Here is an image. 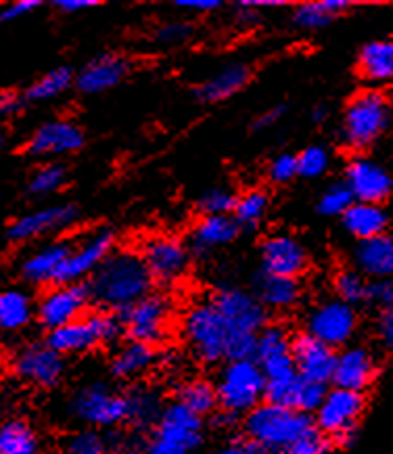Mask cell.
<instances>
[{
    "mask_svg": "<svg viewBox=\"0 0 393 454\" xmlns=\"http://www.w3.org/2000/svg\"><path fill=\"white\" fill-rule=\"evenodd\" d=\"M153 277L135 252H115L103 262L89 285L90 300L107 310H128L147 298Z\"/></svg>",
    "mask_w": 393,
    "mask_h": 454,
    "instance_id": "cell-1",
    "label": "cell"
},
{
    "mask_svg": "<svg viewBox=\"0 0 393 454\" xmlns=\"http://www.w3.org/2000/svg\"><path fill=\"white\" fill-rule=\"evenodd\" d=\"M245 429L250 442L264 454H279L287 452L295 440L312 429V421L302 411L266 403L247 415Z\"/></svg>",
    "mask_w": 393,
    "mask_h": 454,
    "instance_id": "cell-2",
    "label": "cell"
},
{
    "mask_svg": "<svg viewBox=\"0 0 393 454\" xmlns=\"http://www.w3.org/2000/svg\"><path fill=\"white\" fill-rule=\"evenodd\" d=\"M218 403L228 415H241L258 409L266 395V375L256 360H230L220 375Z\"/></svg>",
    "mask_w": 393,
    "mask_h": 454,
    "instance_id": "cell-3",
    "label": "cell"
},
{
    "mask_svg": "<svg viewBox=\"0 0 393 454\" xmlns=\"http://www.w3.org/2000/svg\"><path fill=\"white\" fill-rule=\"evenodd\" d=\"M391 121V107L383 92L366 90L354 97L343 115V141L354 149H366L383 135Z\"/></svg>",
    "mask_w": 393,
    "mask_h": 454,
    "instance_id": "cell-4",
    "label": "cell"
},
{
    "mask_svg": "<svg viewBox=\"0 0 393 454\" xmlns=\"http://www.w3.org/2000/svg\"><path fill=\"white\" fill-rule=\"evenodd\" d=\"M184 335L193 352L205 363H220L222 358H228L233 333L213 301L190 308L184 318Z\"/></svg>",
    "mask_w": 393,
    "mask_h": 454,
    "instance_id": "cell-5",
    "label": "cell"
},
{
    "mask_svg": "<svg viewBox=\"0 0 393 454\" xmlns=\"http://www.w3.org/2000/svg\"><path fill=\"white\" fill-rule=\"evenodd\" d=\"M119 333L121 323L113 312H95L76 323L50 331L49 346L59 354H76L90 350L98 343L118 340Z\"/></svg>",
    "mask_w": 393,
    "mask_h": 454,
    "instance_id": "cell-6",
    "label": "cell"
},
{
    "mask_svg": "<svg viewBox=\"0 0 393 454\" xmlns=\"http://www.w3.org/2000/svg\"><path fill=\"white\" fill-rule=\"evenodd\" d=\"M201 417L176 403L167 406L149 444V454H190L199 446Z\"/></svg>",
    "mask_w": 393,
    "mask_h": 454,
    "instance_id": "cell-7",
    "label": "cell"
},
{
    "mask_svg": "<svg viewBox=\"0 0 393 454\" xmlns=\"http://www.w3.org/2000/svg\"><path fill=\"white\" fill-rule=\"evenodd\" d=\"M72 411L84 423L109 427L132 417V400L128 395L109 392L105 386H89L73 395Z\"/></svg>",
    "mask_w": 393,
    "mask_h": 454,
    "instance_id": "cell-8",
    "label": "cell"
},
{
    "mask_svg": "<svg viewBox=\"0 0 393 454\" xmlns=\"http://www.w3.org/2000/svg\"><path fill=\"white\" fill-rule=\"evenodd\" d=\"M224 320H227L233 340L247 335H259L266 323V306L259 298L243 289H222L212 300ZM230 340V341H233Z\"/></svg>",
    "mask_w": 393,
    "mask_h": 454,
    "instance_id": "cell-9",
    "label": "cell"
},
{
    "mask_svg": "<svg viewBox=\"0 0 393 454\" xmlns=\"http://www.w3.org/2000/svg\"><path fill=\"white\" fill-rule=\"evenodd\" d=\"M364 409V400L360 392L351 389H333L327 394L325 403L316 412L318 427L322 434L335 435L339 442L348 444L356 435V421Z\"/></svg>",
    "mask_w": 393,
    "mask_h": 454,
    "instance_id": "cell-10",
    "label": "cell"
},
{
    "mask_svg": "<svg viewBox=\"0 0 393 454\" xmlns=\"http://www.w3.org/2000/svg\"><path fill=\"white\" fill-rule=\"evenodd\" d=\"M90 291L82 283L57 285L38 304V318L46 329L55 331L82 318Z\"/></svg>",
    "mask_w": 393,
    "mask_h": 454,
    "instance_id": "cell-11",
    "label": "cell"
},
{
    "mask_svg": "<svg viewBox=\"0 0 393 454\" xmlns=\"http://www.w3.org/2000/svg\"><path fill=\"white\" fill-rule=\"evenodd\" d=\"M121 314H124V327L130 340L153 346L164 340L167 318H170V304L161 295H147Z\"/></svg>",
    "mask_w": 393,
    "mask_h": 454,
    "instance_id": "cell-12",
    "label": "cell"
},
{
    "mask_svg": "<svg viewBox=\"0 0 393 454\" xmlns=\"http://www.w3.org/2000/svg\"><path fill=\"white\" fill-rule=\"evenodd\" d=\"M356 331L354 308L341 300L322 301L308 318V333L328 348L343 346Z\"/></svg>",
    "mask_w": 393,
    "mask_h": 454,
    "instance_id": "cell-13",
    "label": "cell"
},
{
    "mask_svg": "<svg viewBox=\"0 0 393 454\" xmlns=\"http://www.w3.org/2000/svg\"><path fill=\"white\" fill-rule=\"evenodd\" d=\"M113 235L109 231H98L95 235L86 237L78 247H72L66 264H63L59 283L72 285L80 283L84 277L95 275L113 252Z\"/></svg>",
    "mask_w": 393,
    "mask_h": 454,
    "instance_id": "cell-14",
    "label": "cell"
},
{
    "mask_svg": "<svg viewBox=\"0 0 393 454\" xmlns=\"http://www.w3.org/2000/svg\"><path fill=\"white\" fill-rule=\"evenodd\" d=\"M141 258L153 281L172 283L184 275L189 266V252L174 237H153L144 243Z\"/></svg>",
    "mask_w": 393,
    "mask_h": 454,
    "instance_id": "cell-15",
    "label": "cell"
},
{
    "mask_svg": "<svg viewBox=\"0 0 393 454\" xmlns=\"http://www.w3.org/2000/svg\"><path fill=\"white\" fill-rule=\"evenodd\" d=\"M258 364L262 366L266 381L299 375L293 360V343L282 327H266L258 335Z\"/></svg>",
    "mask_w": 393,
    "mask_h": 454,
    "instance_id": "cell-16",
    "label": "cell"
},
{
    "mask_svg": "<svg viewBox=\"0 0 393 454\" xmlns=\"http://www.w3.org/2000/svg\"><path fill=\"white\" fill-rule=\"evenodd\" d=\"M293 360L295 369L304 381L322 383L327 386L328 380H333L335 364H337V354L327 343L318 341L310 333L299 335L293 341Z\"/></svg>",
    "mask_w": 393,
    "mask_h": 454,
    "instance_id": "cell-17",
    "label": "cell"
},
{
    "mask_svg": "<svg viewBox=\"0 0 393 454\" xmlns=\"http://www.w3.org/2000/svg\"><path fill=\"white\" fill-rule=\"evenodd\" d=\"M13 369L19 380L32 383V386L50 387L61 380L63 358L49 343L46 346H30L17 354Z\"/></svg>",
    "mask_w": 393,
    "mask_h": 454,
    "instance_id": "cell-18",
    "label": "cell"
},
{
    "mask_svg": "<svg viewBox=\"0 0 393 454\" xmlns=\"http://www.w3.org/2000/svg\"><path fill=\"white\" fill-rule=\"evenodd\" d=\"M308 264V255L297 239L274 235L262 246V266L266 275L295 278Z\"/></svg>",
    "mask_w": 393,
    "mask_h": 454,
    "instance_id": "cell-19",
    "label": "cell"
},
{
    "mask_svg": "<svg viewBox=\"0 0 393 454\" xmlns=\"http://www.w3.org/2000/svg\"><path fill=\"white\" fill-rule=\"evenodd\" d=\"M348 176V184L354 200L362 203H381L385 197H389L393 189V180L379 164H374L371 160H358L351 161L345 170Z\"/></svg>",
    "mask_w": 393,
    "mask_h": 454,
    "instance_id": "cell-20",
    "label": "cell"
},
{
    "mask_svg": "<svg viewBox=\"0 0 393 454\" xmlns=\"http://www.w3.org/2000/svg\"><path fill=\"white\" fill-rule=\"evenodd\" d=\"M78 220V209L73 206H53L38 209V212L26 214V216L17 218L9 229V237L13 241H27V239H36L49 232H59L67 226H72Z\"/></svg>",
    "mask_w": 393,
    "mask_h": 454,
    "instance_id": "cell-21",
    "label": "cell"
},
{
    "mask_svg": "<svg viewBox=\"0 0 393 454\" xmlns=\"http://www.w3.org/2000/svg\"><path fill=\"white\" fill-rule=\"evenodd\" d=\"M84 145V132L67 120L49 121V124L40 126L34 132L30 143H27L26 151L30 155H63L73 153V151L82 149Z\"/></svg>",
    "mask_w": 393,
    "mask_h": 454,
    "instance_id": "cell-22",
    "label": "cell"
},
{
    "mask_svg": "<svg viewBox=\"0 0 393 454\" xmlns=\"http://www.w3.org/2000/svg\"><path fill=\"white\" fill-rule=\"evenodd\" d=\"M130 72L128 59L119 55H101L78 74L76 84L86 95H98L118 86Z\"/></svg>",
    "mask_w": 393,
    "mask_h": 454,
    "instance_id": "cell-23",
    "label": "cell"
},
{
    "mask_svg": "<svg viewBox=\"0 0 393 454\" xmlns=\"http://www.w3.org/2000/svg\"><path fill=\"white\" fill-rule=\"evenodd\" d=\"M69 252H72V247L63 241L49 243V246L40 247L38 252H34L23 260L21 277L30 285L59 283L61 269L66 264Z\"/></svg>",
    "mask_w": 393,
    "mask_h": 454,
    "instance_id": "cell-24",
    "label": "cell"
},
{
    "mask_svg": "<svg viewBox=\"0 0 393 454\" xmlns=\"http://www.w3.org/2000/svg\"><path fill=\"white\" fill-rule=\"evenodd\" d=\"M374 375V360L371 352L364 348H350L341 352L335 364L333 381L339 389H351V392H362Z\"/></svg>",
    "mask_w": 393,
    "mask_h": 454,
    "instance_id": "cell-25",
    "label": "cell"
},
{
    "mask_svg": "<svg viewBox=\"0 0 393 454\" xmlns=\"http://www.w3.org/2000/svg\"><path fill=\"white\" fill-rule=\"evenodd\" d=\"M356 264L374 281L393 277V237L379 235L360 241L356 247Z\"/></svg>",
    "mask_w": 393,
    "mask_h": 454,
    "instance_id": "cell-26",
    "label": "cell"
},
{
    "mask_svg": "<svg viewBox=\"0 0 393 454\" xmlns=\"http://www.w3.org/2000/svg\"><path fill=\"white\" fill-rule=\"evenodd\" d=\"M358 69L373 84L393 82V40H374L360 51Z\"/></svg>",
    "mask_w": 393,
    "mask_h": 454,
    "instance_id": "cell-27",
    "label": "cell"
},
{
    "mask_svg": "<svg viewBox=\"0 0 393 454\" xmlns=\"http://www.w3.org/2000/svg\"><path fill=\"white\" fill-rule=\"evenodd\" d=\"M343 226L360 241L385 235L387 214L379 203H362L358 201L351 206L343 216Z\"/></svg>",
    "mask_w": 393,
    "mask_h": 454,
    "instance_id": "cell-28",
    "label": "cell"
},
{
    "mask_svg": "<svg viewBox=\"0 0 393 454\" xmlns=\"http://www.w3.org/2000/svg\"><path fill=\"white\" fill-rule=\"evenodd\" d=\"M247 80H250V69L236 63V66L220 69L216 75H212L207 82H204L196 89L195 95L204 103L227 101L228 97L236 95V92L247 84Z\"/></svg>",
    "mask_w": 393,
    "mask_h": 454,
    "instance_id": "cell-29",
    "label": "cell"
},
{
    "mask_svg": "<svg viewBox=\"0 0 393 454\" xmlns=\"http://www.w3.org/2000/svg\"><path fill=\"white\" fill-rule=\"evenodd\" d=\"M239 231L235 218L230 216H205L190 232V246L196 252H210L213 247L227 246Z\"/></svg>",
    "mask_w": 393,
    "mask_h": 454,
    "instance_id": "cell-30",
    "label": "cell"
},
{
    "mask_svg": "<svg viewBox=\"0 0 393 454\" xmlns=\"http://www.w3.org/2000/svg\"><path fill=\"white\" fill-rule=\"evenodd\" d=\"M258 295L264 306L289 308L297 304L299 295H302V289H299V283L295 281V278L274 277V275H266L264 272L258 281Z\"/></svg>",
    "mask_w": 393,
    "mask_h": 454,
    "instance_id": "cell-31",
    "label": "cell"
},
{
    "mask_svg": "<svg viewBox=\"0 0 393 454\" xmlns=\"http://www.w3.org/2000/svg\"><path fill=\"white\" fill-rule=\"evenodd\" d=\"M0 454H40V440L32 425L21 419L0 425Z\"/></svg>",
    "mask_w": 393,
    "mask_h": 454,
    "instance_id": "cell-32",
    "label": "cell"
},
{
    "mask_svg": "<svg viewBox=\"0 0 393 454\" xmlns=\"http://www.w3.org/2000/svg\"><path fill=\"white\" fill-rule=\"evenodd\" d=\"M351 3L348 0H322V3H305L299 4L293 13V21L299 27L305 30H316V27L327 26L331 23L333 17L343 13L345 9H350Z\"/></svg>",
    "mask_w": 393,
    "mask_h": 454,
    "instance_id": "cell-33",
    "label": "cell"
},
{
    "mask_svg": "<svg viewBox=\"0 0 393 454\" xmlns=\"http://www.w3.org/2000/svg\"><path fill=\"white\" fill-rule=\"evenodd\" d=\"M32 318V301L23 291L9 289L0 294V329L19 331Z\"/></svg>",
    "mask_w": 393,
    "mask_h": 454,
    "instance_id": "cell-34",
    "label": "cell"
},
{
    "mask_svg": "<svg viewBox=\"0 0 393 454\" xmlns=\"http://www.w3.org/2000/svg\"><path fill=\"white\" fill-rule=\"evenodd\" d=\"M153 360H155V354L151 350V346H147V343L130 341L128 346L121 348L118 356L113 358L112 371L113 375L118 377H136L141 375L143 371H147L149 366L153 364Z\"/></svg>",
    "mask_w": 393,
    "mask_h": 454,
    "instance_id": "cell-35",
    "label": "cell"
},
{
    "mask_svg": "<svg viewBox=\"0 0 393 454\" xmlns=\"http://www.w3.org/2000/svg\"><path fill=\"white\" fill-rule=\"evenodd\" d=\"M73 82V72L69 67H57L53 72H49L38 82H34L27 89V98L32 101H49L66 92Z\"/></svg>",
    "mask_w": 393,
    "mask_h": 454,
    "instance_id": "cell-36",
    "label": "cell"
},
{
    "mask_svg": "<svg viewBox=\"0 0 393 454\" xmlns=\"http://www.w3.org/2000/svg\"><path fill=\"white\" fill-rule=\"evenodd\" d=\"M302 383H304V380L299 375L266 381V403L274 404V406H282V409L297 411Z\"/></svg>",
    "mask_w": 393,
    "mask_h": 454,
    "instance_id": "cell-37",
    "label": "cell"
},
{
    "mask_svg": "<svg viewBox=\"0 0 393 454\" xmlns=\"http://www.w3.org/2000/svg\"><path fill=\"white\" fill-rule=\"evenodd\" d=\"M181 404L193 411L195 415H207L218 404L216 387L205 381H190L181 389Z\"/></svg>",
    "mask_w": 393,
    "mask_h": 454,
    "instance_id": "cell-38",
    "label": "cell"
},
{
    "mask_svg": "<svg viewBox=\"0 0 393 454\" xmlns=\"http://www.w3.org/2000/svg\"><path fill=\"white\" fill-rule=\"evenodd\" d=\"M268 209V197L262 191H250L236 200L235 220L239 226H256Z\"/></svg>",
    "mask_w": 393,
    "mask_h": 454,
    "instance_id": "cell-39",
    "label": "cell"
},
{
    "mask_svg": "<svg viewBox=\"0 0 393 454\" xmlns=\"http://www.w3.org/2000/svg\"><path fill=\"white\" fill-rule=\"evenodd\" d=\"M63 183H66V168L59 164H49L34 172L27 191L34 197H44L59 191Z\"/></svg>",
    "mask_w": 393,
    "mask_h": 454,
    "instance_id": "cell-40",
    "label": "cell"
},
{
    "mask_svg": "<svg viewBox=\"0 0 393 454\" xmlns=\"http://www.w3.org/2000/svg\"><path fill=\"white\" fill-rule=\"evenodd\" d=\"M335 289H337L341 301H345V304H356V301L366 300L368 283L364 281L360 272L343 270L339 272L337 281H335Z\"/></svg>",
    "mask_w": 393,
    "mask_h": 454,
    "instance_id": "cell-41",
    "label": "cell"
},
{
    "mask_svg": "<svg viewBox=\"0 0 393 454\" xmlns=\"http://www.w3.org/2000/svg\"><path fill=\"white\" fill-rule=\"evenodd\" d=\"M354 206V195H351L348 184H333L328 186L327 193L320 200V209L325 216H345V212Z\"/></svg>",
    "mask_w": 393,
    "mask_h": 454,
    "instance_id": "cell-42",
    "label": "cell"
},
{
    "mask_svg": "<svg viewBox=\"0 0 393 454\" xmlns=\"http://www.w3.org/2000/svg\"><path fill=\"white\" fill-rule=\"evenodd\" d=\"M328 164H331V155L325 147H308L297 155V170L305 178H316L322 176L327 172Z\"/></svg>",
    "mask_w": 393,
    "mask_h": 454,
    "instance_id": "cell-43",
    "label": "cell"
},
{
    "mask_svg": "<svg viewBox=\"0 0 393 454\" xmlns=\"http://www.w3.org/2000/svg\"><path fill=\"white\" fill-rule=\"evenodd\" d=\"M235 206L236 197L228 189H210L199 200V209L205 216H228Z\"/></svg>",
    "mask_w": 393,
    "mask_h": 454,
    "instance_id": "cell-44",
    "label": "cell"
},
{
    "mask_svg": "<svg viewBox=\"0 0 393 454\" xmlns=\"http://www.w3.org/2000/svg\"><path fill=\"white\" fill-rule=\"evenodd\" d=\"M107 442L95 429L76 432L67 440L66 454H105Z\"/></svg>",
    "mask_w": 393,
    "mask_h": 454,
    "instance_id": "cell-45",
    "label": "cell"
},
{
    "mask_svg": "<svg viewBox=\"0 0 393 454\" xmlns=\"http://www.w3.org/2000/svg\"><path fill=\"white\" fill-rule=\"evenodd\" d=\"M331 452V442L327 440L325 434L318 429H308L302 438L295 440L285 454H328Z\"/></svg>",
    "mask_w": 393,
    "mask_h": 454,
    "instance_id": "cell-46",
    "label": "cell"
},
{
    "mask_svg": "<svg viewBox=\"0 0 393 454\" xmlns=\"http://www.w3.org/2000/svg\"><path fill=\"white\" fill-rule=\"evenodd\" d=\"M327 386L322 383H312V381H304L302 383V392H299V403H297V411H302L308 415L312 411L320 409V404L325 403L327 398Z\"/></svg>",
    "mask_w": 393,
    "mask_h": 454,
    "instance_id": "cell-47",
    "label": "cell"
},
{
    "mask_svg": "<svg viewBox=\"0 0 393 454\" xmlns=\"http://www.w3.org/2000/svg\"><path fill=\"white\" fill-rule=\"evenodd\" d=\"M268 174H270V178L274 180V183H289V180H293L299 174L297 157L289 155V153L279 155L273 161V164H270Z\"/></svg>",
    "mask_w": 393,
    "mask_h": 454,
    "instance_id": "cell-48",
    "label": "cell"
},
{
    "mask_svg": "<svg viewBox=\"0 0 393 454\" xmlns=\"http://www.w3.org/2000/svg\"><path fill=\"white\" fill-rule=\"evenodd\" d=\"M366 300H371L374 306L389 310L393 308V281L391 278H383V281H374L368 285Z\"/></svg>",
    "mask_w": 393,
    "mask_h": 454,
    "instance_id": "cell-49",
    "label": "cell"
},
{
    "mask_svg": "<svg viewBox=\"0 0 393 454\" xmlns=\"http://www.w3.org/2000/svg\"><path fill=\"white\" fill-rule=\"evenodd\" d=\"M189 36H190L189 23L172 21V23H166V26H161L155 38H158V43L161 44H178V43H184V40H189Z\"/></svg>",
    "mask_w": 393,
    "mask_h": 454,
    "instance_id": "cell-50",
    "label": "cell"
},
{
    "mask_svg": "<svg viewBox=\"0 0 393 454\" xmlns=\"http://www.w3.org/2000/svg\"><path fill=\"white\" fill-rule=\"evenodd\" d=\"M40 7V0H17V3H11L0 11V23H9L19 20V17L32 13Z\"/></svg>",
    "mask_w": 393,
    "mask_h": 454,
    "instance_id": "cell-51",
    "label": "cell"
},
{
    "mask_svg": "<svg viewBox=\"0 0 393 454\" xmlns=\"http://www.w3.org/2000/svg\"><path fill=\"white\" fill-rule=\"evenodd\" d=\"M132 400V417L147 419L151 417L155 409H158V400L149 392H138L136 395H130Z\"/></svg>",
    "mask_w": 393,
    "mask_h": 454,
    "instance_id": "cell-52",
    "label": "cell"
},
{
    "mask_svg": "<svg viewBox=\"0 0 393 454\" xmlns=\"http://www.w3.org/2000/svg\"><path fill=\"white\" fill-rule=\"evenodd\" d=\"M23 109V98L13 90L0 92V120L13 118Z\"/></svg>",
    "mask_w": 393,
    "mask_h": 454,
    "instance_id": "cell-53",
    "label": "cell"
},
{
    "mask_svg": "<svg viewBox=\"0 0 393 454\" xmlns=\"http://www.w3.org/2000/svg\"><path fill=\"white\" fill-rule=\"evenodd\" d=\"M379 335H381V341H383V346L387 348V350L393 352V308L385 310L383 317H381Z\"/></svg>",
    "mask_w": 393,
    "mask_h": 454,
    "instance_id": "cell-54",
    "label": "cell"
},
{
    "mask_svg": "<svg viewBox=\"0 0 393 454\" xmlns=\"http://www.w3.org/2000/svg\"><path fill=\"white\" fill-rule=\"evenodd\" d=\"M96 0H57L55 7L63 11V13L72 15V13H78V11H86V9H92L96 7Z\"/></svg>",
    "mask_w": 393,
    "mask_h": 454,
    "instance_id": "cell-55",
    "label": "cell"
},
{
    "mask_svg": "<svg viewBox=\"0 0 393 454\" xmlns=\"http://www.w3.org/2000/svg\"><path fill=\"white\" fill-rule=\"evenodd\" d=\"M174 4L189 11H201V13H210V11L222 7V3H218V0H176Z\"/></svg>",
    "mask_w": 393,
    "mask_h": 454,
    "instance_id": "cell-56",
    "label": "cell"
},
{
    "mask_svg": "<svg viewBox=\"0 0 393 454\" xmlns=\"http://www.w3.org/2000/svg\"><path fill=\"white\" fill-rule=\"evenodd\" d=\"M218 454H264L253 442H233V444L224 446Z\"/></svg>",
    "mask_w": 393,
    "mask_h": 454,
    "instance_id": "cell-57",
    "label": "cell"
},
{
    "mask_svg": "<svg viewBox=\"0 0 393 454\" xmlns=\"http://www.w3.org/2000/svg\"><path fill=\"white\" fill-rule=\"evenodd\" d=\"M282 114H285V107H274V109H270V112H266L264 115H259L258 121H256V128H258V130H262V128L273 126L274 121L279 120Z\"/></svg>",
    "mask_w": 393,
    "mask_h": 454,
    "instance_id": "cell-58",
    "label": "cell"
},
{
    "mask_svg": "<svg viewBox=\"0 0 393 454\" xmlns=\"http://www.w3.org/2000/svg\"><path fill=\"white\" fill-rule=\"evenodd\" d=\"M322 118H325V109H316V112H314V120L318 121V120H322Z\"/></svg>",
    "mask_w": 393,
    "mask_h": 454,
    "instance_id": "cell-59",
    "label": "cell"
},
{
    "mask_svg": "<svg viewBox=\"0 0 393 454\" xmlns=\"http://www.w3.org/2000/svg\"><path fill=\"white\" fill-rule=\"evenodd\" d=\"M3 371H4V363H3V358H0V375H3Z\"/></svg>",
    "mask_w": 393,
    "mask_h": 454,
    "instance_id": "cell-60",
    "label": "cell"
},
{
    "mask_svg": "<svg viewBox=\"0 0 393 454\" xmlns=\"http://www.w3.org/2000/svg\"><path fill=\"white\" fill-rule=\"evenodd\" d=\"M46 454H66V452H46Z\"/></svg>",
    "mask_w": 393,
    "mask_h": 454,
    "instance_id": "cell-61",
    "label": "cell"
},
{
    "mask_svg": "<svg viewBox=\"0 0 393 454\" xmlns=\"http://www.w3.org/2000/svg\"><path fill=\"white\" fill-rule=\"evenodd\" d=\"M0 147H3V135H0Z\"/></svg>",
    "mask_w": 393,
    "mask_h": 454,
    "instance_id": "cell-62",
    "label": "cell"
}]
</instances>
